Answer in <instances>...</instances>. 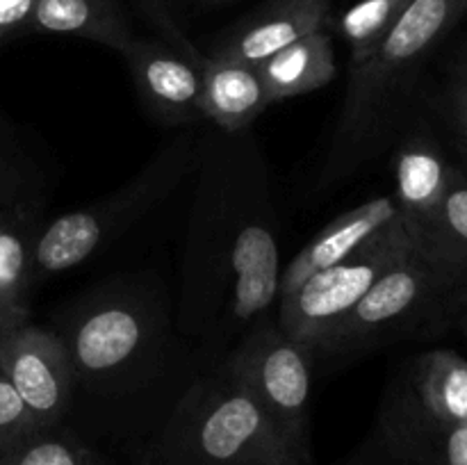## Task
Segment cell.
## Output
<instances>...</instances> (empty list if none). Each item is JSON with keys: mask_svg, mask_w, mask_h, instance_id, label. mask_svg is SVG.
Segmentation results:
<instances>
[{"mask_svg": "<svg viewBox=\"0 0 467 465\" xmlns=\"http://www.w3.org/2000/svg\"><path fill=\"white\" fill-rule=\"evenodd\" d=\"M0 369L26 404L36 431L62 424L78 374L59 333L26 322L0 331Z\"/></svg>", "mask_w": 467, "mask_h": 465, "instance_id": "9", "label": "cell"}, {"mask_svg": "<svg viewBox=\"0 0 467 465\" xmlns=\"http://www.w3.org/2000/svg\"><path fill=\"white\" fill-rule=\"evenodd\" d=\"M415 244L406 223L392 228L351 258L306 278L299 287L278 296L276 324L287 337L315 354L345 322L369 287Z\"/></svg>", "mask_w": 467, "mask_h": 465, "instance_id": "8", "label": "cell"}, {"mask_svg": "<svg viewBox=\"0 0 467 465\" xmlns=\"http://www.w3.org/2000/svg\"><path fill=\"white\" fill-rule=\"evenodd\" d=\"M141 105L164 126H194L203 121V57L185 46L176 48L160 39H140L123 50Z\"/></svg>", "mask_w": 467, "mask_h": 465, "instance_id": "10", "label": "cell"}, {"mask_svg": "<svg viewBox=\"0 0 467 465\" xmlns=\"http://www.w3.org/2000/svg\"><path fill=\"white\" fill-rule=\"evenodd\" d=\"M454 169L436 140L429 135L413 132L397 146L392 160V171H395L392 199L397 201V208L415 244L436 217Z\"/></svg>", "mask_w": 467, "mask_h": 465, "instance_id": "13", "label": "cell"}, {"mask_svg": "<svg viewBox=\"0 0 467 465\" xmlns=\"http://www.w3.org/2000/svg\"><path fill=\"white\" fill-rule=\"evenodd\" d=\"M178 324L192 337L237 342L267 319L281 290L269 167L251 130L201 135Z\"/></svg>", "mask_w": 467, "mask_h": 465, "instance_id": "1", "label": "cell"}, {"mask_svg": "<svg viewBox=\"0 0 467 465\" xmlns=\"http://www.w3.org/2000/svg\"><path fill=\"white\" fill-rule=\"evenodd\" d=\"M401 223L404 219L392 196H374L347 210L328 226H324L283 269L278 296L299 287L313 274L351 258Z\"/></svg>", "mask_w": 467, "mask_h": 465, "instance_id": "11", "label": "cell"}, {"mask_svg": "<svg viewBox=\"0 0 467 465\" xmlns=\"http://www.w3.org/2000/svg\"><path fill=\"white\" fill-rule=\"evenodd\" d=\"M413 0H358L337 21V32L349 46V71L363 67L397 18Z\"/></svg>", "mask_w": 467, "mask_h": 465, "instance_id": "21", "label": "cell"}, {"mask_svg": "<svg viewBox=\"0 0 467 465\" xmlns=\"http://www.w3.org/2000/svg\"><path fill=\"white\" fill-rule=\"evenodd\" d=\"M328 21L331 0H267L233 26L210 53L260 67L301 36L327 30Z\"/></svg>", "mask_w": 467, "mask_h": 465, "instance_id": "12", "label": "cell"}, {"mask_svg": "<svg viewBox=\"0 0 467 465\" xmlns=\"http://www.w3.org/2000/svg\"><path fill=\"white\" fill-rule=\"evenodd\" d=\"M465 278L463 269L433 260L413 246L369 287L349 317L313 356L349 358L413 331L450 299L456 287L463 285Z\"/></svg>", "mask_w": 467, "mask_h": 465, "instance_id": "5", "label": "cell"}, {"mask_svg": "<svg viewBox=\"0 0 467 465\" xmlns=\"http://www.w3.org/2000/svg\"><path fill=\"white\" fill-rule=\"evenodd\" d=\"M379 445L404 465H467V422H438L383 404Z\"/></svg>", "mask_w": 467, "mask_h": 465, "instance_id": "16", "label": "cell"}, {"mask_svg": "<svg viewBox=\"0 0 467 465\" xmlns=\"http://www.w3.org/2000/svg\"><path fill=\"white\" fill-rule=\"evenodd\" d=\"M35 433L39 431L35 429V422H32L26 404H23L18 392L14 390L9 378L0 369V456L16 450L18 445H23Z\"/></svg>", "mask_w": 467, "mask_h": 465, "instance_id": "23", "label": "cell"}, {"mask_svg": "<svg viewBox=\"0 0 467 465\" xmlns=\"http://www.w3.org/2000/svg\"><path fill=\"white\" fill-rule=\"evenodd\" d=\"M158 336L155 308L137 290H108L76 308L59 337L71 354L78 383L119 390L149 358Z\"/></svg>", "mask_w": 467, "mask_h": 465, "instance_id": "7", "label": "cell"}, {"mask_svg": "<svg viewBox=\"0 0 467 465\" xmlns=\"http://www.w3.org/2000/svg\"><path fill=\"white\" fill-rule=\"evenodd\" d=\"M461 62H463V64H467V53L463 55V59H461Z\"/></svg>", "mask_w": 467, "mask_h": 465, "instance_id": "31", "label": "cell"}, {"mask_svg": "<svg viewBox=\"0 0 467 465\" xmlns=\"http://www.w3.org/2000/svg\"><path fill=\"white\" fill-rule=\"evenodd\" d=\"M445 112L450 121L454 123L456 130L463 137V144H467V64L461 62L454 73V80L445 91Z\"/></svg>", "mask_w": 467, "mask_h": 465, "instance_id": "25", "label": "cell"}, {"mask_svg": "<svg viewBox=\"0 0 467 465\" xmlns=\"http://www.w3.org/2000/svg\"><path fill=\"white\" fill-rule=\"evenodd\" d=\"M199 3H228V0H199Z\"/></svg>", "mask_w": 467, "mask_h": 465, "instance_id": "30", "label": "cell"}, {"mask_svg": "<svg viewBox=\"0 0 467 465\" xmlns=\"http://www.w3.org/2000/svg\"><path fill=\"white\" fill-rule=\"evenodd\" d=\"M461 304H463V322H465V326H467V278H465V283H463V292H461Z\"/></svg>", "mask_w": 467, "mask_h": 465, "instance_id": "28", "label": "cell"}, {"mask_svg": "<svg viewBox=\"0 0 467 465\" xmlns=\"http://www.w3.org/2000/svg\"><path fill=\"white\" fill-rule=\"evenodd\" d=\"M30 176L14 150L0 141V212L30 203Z\"/></svg>", "mask_w": 467, "mask_h": 465, "instance_id": "24", "label": "cell"}, {"mask_svg": "<svg viewBox=\"0 0 467 465\" xmlns=\"http://www.w3.org/2000/svg\"><path fill=\"white\" fill-rule=\"evenodd\" d=\"M313 363L315 356L269 319L249 328L222 363L258 401L301 465L310 463Z\"/></svg>", "mask_w": 467, "mask_h": 465, "instance_id": "6", "label": "cell"}, {"mask_svg": "<svg viewBox=\"0 0 467 465\" xmlns=\"http://www.w3.org/2000/svg\"><path fill=\"white\" fill-rule=\"evenodd\" d=\"M465 14L467 0H413L368 62L349 71L340 119L319 171V190L345 182L381 149L422 64Z\"/></svg>", "mask_w": 467, "mask_h": 465, "instance_id": "2", "label": "cell"}, {"mask_svg": "<svg viewBox=\"0 0 467 465\" xmlns=\"http://www.w3.org/2000/svg\"><path fill=\"white\" fill-rule=\"evenodd\" d=\"M258 71L272 105L324 89L337 73L333 36L328 30L301 36L265 59Z\"/></svg>", "mask_w": 467, "mask_h": 465, "instance_id": "19", "label": "cell"}, {"mask_svg": "<svg viewBox=\"0 0 467 465\" xmlns=\"http://www.w3.org/2000/svg\"><path fill=\"white\" fill-rule=\"evenodd\" d=\"M36 0H0V44L23 35Z\"/></svg>", "mask_w": 467, "mask_h": 465, "instance_id": "26", "label": "cell"}, {"mask_svg": "<svg viewBox=\"0 0 467 465\" xmlns=\"http://www.w3.org/2000/svg\"><path fill=\"white\" fill-rule=\"evenodd\" d=\"M201 132L187 128L158 150L126 185L87 208L64 212L35 237V283L71 272L162 203L194 171Z\"/></svg>", "mask_w": 467, "mask_h": 465, "instance_id": "4", "label": "cell"}, {"mask_svg": "<svg viewBox=\"0 0 467 465\" xmlns=\"http://www.w3.org/2000/svg\"><path fill=\"white\" fill-rule=\"evenodd\" d=\"M203 76V119L223 132L251 130L255 119L269 108V96L258 67L222 55H205L201 64Z\"/></svg>", "mask_w": 467, "mask_h": 465, "instance_id": "15", "label": "cell"}, {"mask_svg": "<svg viewBox=\"0 0 467 465\" xmlns=\"http://www.w3.org/2000/svg\"><path fill=\"white\" fill-rule=\"evenodd\" d=\"M433 260L467 272V171L456 167L436 217L418 240Z\"/></svg>", "mask_w": 467, "mask_h": 465, "instance_id": "20", "label": "cell"}, {"mask_svg": "<svg viewBox=\"0 0 467 465\" xmlns=\"http://www.w3.org/2000/svg\"><path fill=\"white\" fill-rule=\"evenodd\" d=\"M379 447H381V445H379ZM349 465H400V463H397L395 456H390V454H388V451L381 447V459H379V460L360 459V460H354V463H349Z\"/></svg>", "mask_w": 467, "mask_h": 465, "instance_id": "27", "label": "cell"}, {"mask_svg": "<svg viewBox=\"0 0 467 465\" xmlns=\"http://www.w3.org/2000/svg\"><path fill=\"white\" fill-rule=\"evenodd\" d=\"M140 465H301L228 367L192 383Z\"/></svg>", "mask_w": 467, "mask_h": 465, "instance_id": "3", "label": "cell"}, {"mask_svg": "<svg viewBox=\"0 0 467 465\" xmlns=\"http://www.w3.org/2000/svg\"><path fill=\"white\" fill-rule=\"evenodd\" d=\"M386 404L447 424L467 422V358L451 349L418 356Z\"/></svg>", "mask_w": 467, "mask_h": 465, "instance_id": "14", "label": "cell"}, {"mask_svg": "<svg viewBox=\"0 0 467 465\" xmlns=\"http://www.w3.org/2000/svg\"><path fill=\"white\" fill-rule=\"evenodd\" d=\"M35 237L32 203L0 212V331L30 322Z\"/></svg>", "mask_w": 467, "mask_h": 465, "instance_id": "18", "label": "cell"}, {"mask_svg": "<svg viewBox=\"0 0 467 465\" xmlns=\"http://www.w3.org/2000/svg\"><path fill=\"white\" fill-rule=\"evenodd\" d=\"M461 153H463V158H465V162H467V144H463V141H461Z\"/></svg>", "mask_w": 467, "mask_h": 465, "instance_id": "29", "label": "cell"}, {"mask_svg": "<svg viewBox=\"0 0 467 465\" xmlns=\"http://www.w3.org/2000/svg\"><path fill=\"white\" fill-rule=\"evenodd\" d=\"M23 35L80 36L119 53L135 39L121 0H36Z\"/></svg>", "mask_w": 467, "mask_h": 465, "instance_id": "17", "label": "cell"}, {"mask_svg": "<svg viewBox=\"0 0 467 465\" xmlns=\"http://www.w3.org/2000/svg\"><path fill=\"white\" fill-rule=\"evenodd\" d=\"M0 465H114L73 431L55 427L27 438L23 445L0 456Z\"/></svg>", "mask_w": 467, "mask_h": 465, "instance_id": "22", "label": "cell"}]
</instances>
